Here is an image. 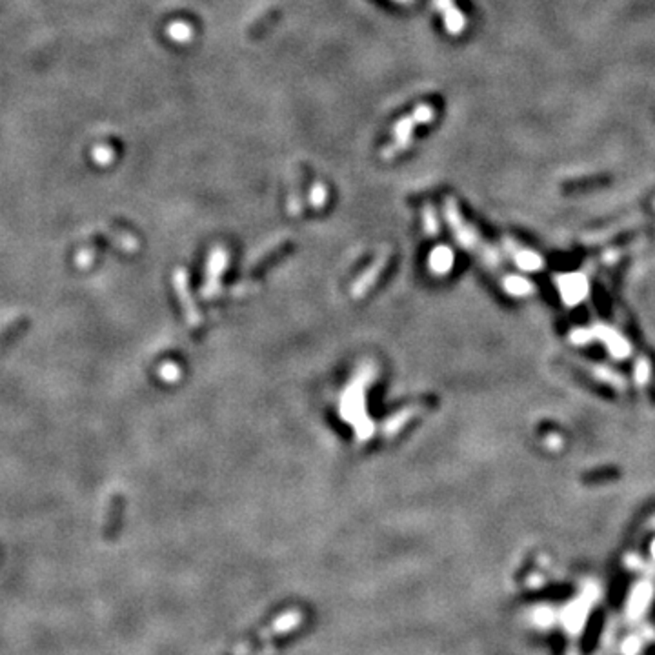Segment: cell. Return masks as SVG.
Here are the masks:
<instances>
[{
	"instance_id": "1",
	"label": "cell",
	"mask_w": 655,
	"mask_h": 655,
	"mask_svg": "<svg viewBox=\"0 0 655 655\" xmlns=\"http://www.w3.org/2000/svg\"><path fill=\"white\" fill-rule=\"evenodd\" d=\"M433 117H435V112H433V107L430 104H421V106L415 107L411 115L402 117L401 121L393 126V138L392 143L384 147V159H393V157H397L404 150H408L411 144V137H413L415 126L428 124V122L433 121Z\"/></svg>"
},
{
	"instance_id": "2",
	"label": "cell",
	"mask_w": 655,
	"mask_h": 655,
	"mask_svg": "<svg viewBox=\"0 0 655 655\" xmlns=\"http://www.w3.org/2000/svg\"><path fill=\"white\" fill-rule=\"evenodd\" d=\"M435 8L442 13V20H444L446 32L450 35L457 37L464 32L466 27V17L463 15L454 0H435Z\"/></svg>"
},
{
	"instance_id": "3",
	"label": "cell",
	"mask_w": 655,
	"mask_h": 655,
	"mask_svg": "<svg viewBox=\"0 0 655 655\" xmlns=\"http://www.w3.org/2000/svg\"><path fill=\"white\" fill-rule=\"evenodd\" d=\"M451 264H454V253L446 246H439L430 255V267H432L433 272L446 273L451 267Z\"/></svg>"
},
{
	"instance_id": "4",
	"label": "cell",
	"mask_w": 655,
	"mask_h": 655,
	"mask_svg": "<svg viewBox=\"0 0 655 655\" xmlns=\"http://www.w3.org/2000/svg\"><path fill=\"white\" fill-rule=\"evenodd\" d=\"M168 37L175 42H187L193 37V29L190 24L177 20V22H171L168 26Z\"/></svg>"
},
{
	"instance_id": "5",
	"label": "cell",
	"mask_w": 655,
	"mask_h": 655,
	"mask_svg": "<svg viewBox=\"0 0 655 655\" xmlns=\"http://www.w3.org/2000/svg\"><path fill=\"white\" fill-rule=\"evenodd\" d=\"M619 477V472L614 468H607V470H595V472L586 473L583 477V481L586 484H595V482H604V481H611V479Z\"/></svg>"
},
{
	"instance_id": "6",
	"label": "cell",
	"mask_w": 655,
	"mask_h": 655,
	"mask_svg": "<svg viewBox=\"0 0 655 655\" xmlns=\"http://www.w3.org/2000/svg\"><path fill=\"white\" fill-rule=\"evenodd\" d=\"M423 226H424V230H426V233H428L430 237L437 235V232H439V223H437L435 211H433L432 206H426V210H424Z\"/></svg>"
},
{
	"instance_id": "7",
	"label": "cell",
	"mask_w": 655,
	"mask_h": 655,
	"mask_svg": "<svg viewBox=\"0 0 655 655\" xmlns=\"http://www.w3.org/2000/svg\"><path fill=\"white\" fill-rule=\"evenodd\" d=\"M113 157H115V153H113V150L110 146H97L93 150V159L97 164L107 166L113 161Z\"/></svg>"
},
{
	"instance_id": "8",
	"label": "cell",
	"mask_w": 655,
	"mask_h": 655,
	"mask_svg": "<svg viewBox=\"0 0 655 655\" xmlns=\"http://www.w3.org/2000/svg\"><path fill=\"white\" fill-rule=\"evenodd\" d=\"M326 197H328L326 187L322 186V184H315L312 193H310V201H312V204L315 206V208H321V206L326 202Z\"/></svg>"
},
{
	"instance_id": "9",
	"label": "cell",
	"mask_w": 655,
	"mask_h": 655,
	"mask_svg": "<svg viewBox=\"0 0 655 655\" xmlns=\"http://www.w3.org/2000/svg\"><path fill=\"white\" fill-rule=\"evenodd\" d=\"M24 326H26V321H20V322H13V324H9L8 328H6V331L2 335H4V337H0V346H2V344H6V343H9V340L13 339V335H17L18 331L22 330Z\"/></svg>"
},
{
	"instance_id": "10",
	"label": "cell",
	"mask_w": 655,
	"mask_h": 655,
	"mask_svg": "<svg viewBox=\"0 0 655 655\" xmlns=\"http://www.w3.org/2000/svg\"><path fill=\"white\" fill-rule=\"evenodd\" d=\"M161 373H162V377H164L166 381H177V377H178V370H177V366H175V364L162 366Z\"/></svg>"
},
{
	"instance_id": "11",
	"label": "cell",
	"mask_w": 655,
	"mask_h": 655,
	"mask_svg": "<svg viewBox=\"0 0 655 655\" xmlns=\"http://www.w3.org/2000/svg\"><path fill=\"white\" fill-rule=\"evenodd\" d=\"M397 2H410V0H397Z\"/></svg>"
},
{
	"instance_id": "12",
	"label": "cell",
	"mask_w": 655,
	"mask_h": 655,
	"mask_svg": "<svg viewBox=\"0 0 655 655\" xmlns=\"http://www.w3.org/2000/svg\"><path fill=\"white\" fill-rule=\"evenodd\" d=\"M654 206H655V202H654Z\"/></svg>"
}]
</instances>
